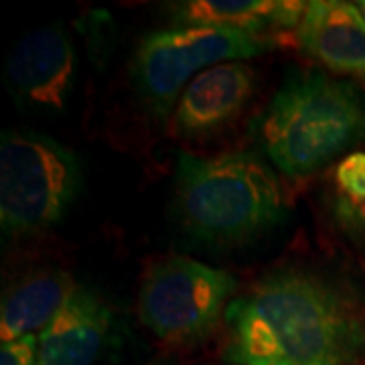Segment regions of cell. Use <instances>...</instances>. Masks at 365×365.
Returning <instances> with one entry per match:
<instances>
[{
    "label": "cell",
    "mask_w": 365,
    "mask_h": 365,
    "mask_svg": "<svg viewBox=\"0 0 365 365\" xmlns=\"http://www.w3.org/2000/svg\"><path fill=\"white\" fill-rule=\"evenodd\" d=\"M230 365H364L365 300L313 266H282L232 300Z\"/></svg>",
    "instance_id": "6da1fadb"
},
{
    "label": "cell",
    "mask_w": 365,
    "mask_h": 365,
    "mask_svg": "<svg viewBox=\"0 0 365 365\" xmlns=\"http://www.w3.org/2000/svg\"><path fill=\"white\" fill-rule=\"evenodd\" d=\"M175 213L197 242L237 246L287 220V189L276 170L254 153H179Z\"/></svg>",
    "instance_id": "7a4b0ae2"
},
{
    "label": "cell",
    "mask_w": 365,
    "mask_h": 365,
    "mask_svg": "<svg viewBox=\"0 0 365 365\" xmlns=\"http://www.w3.org/2000/svg\"><path fill=\"white\" fill-rule=\"evenodd\" d=\"M256 134L278 173L311 177L365 140L364 96L349 81L319 69H297L262 112Z\"/></svg>",
    "instance_id": "3957f363"
},
{
    "label": "cell",
    "mask_w": 365,
    "mask_h": 365,
    "mask_svg": "<svg viewBox=\"0 0 365 365\" xmlns=\"http://www.w3.org/2000/svg\"><path fill=\"white\" fill-rule=\"evenodd\" d=\"M81 187L78 157L49 136L9 130L0 140V225L6 235L39 234L59 223Z\"/></svg>",
    "instance_id": "277c9868"
},
{
    "label": "cell",
    "mask_w": 365,
    "mask_h": 365,
    "mask_svg": "<svg viewBox=\"0 0 365 365\" xmlns=\"http://www.w3.org/2000/svg\"><path fill=\"white\" fill-rule=\"evenodd\" d=\"M235 292L234 274L187 256H167L144 270L138 317L163 343L195 345L225 319Z\"/></svg>",
    "instance_id": "5b68a950"
},
{
    "label": "cell",
    "mask_w": 365,
    "mask_h": 365,
    "mask_svg": "<svg viewBox=\"0 0 365 365\" xmlns=\"http://www.w3.org/2000/svg\"><path fill=\"white\" fill-rule=\"evenodd\" d=\"M274 39L217 26H173L146 35L132 59V81L146 106L165 116L205 69L256 57Z\"/></svg>",
    "instance_id": "8992f818"
},
{
    "label": "cell",
    "mask_w": 365,
    "mask_h": 365,
    "mask_svg": "<svg viewBox=\"0 0 365 365\" xmlns=\"http://www.w3.org/2000/svg\"><path fill=\"white\" fill-rule=\"evenodd\" d=\"M78 71L73 43L59 25L26 33L6 59V88L21 110L59 114L69 104Z\"/></svg>",
    "instance_id": "52a82bcc"
},
{
    "label": "cell",
    "mask_w": 365,
    "mask_h": 365,
    "mask_svg": "<svg viewBox=\"0 0 365 365\" xmlns=\"http://www.w3.org/2000/svg\"><path fill=\"white\" fill-rule=\"evenodd\" d=\"M256 90V71L242 61H227L199 73L181 93L170 118L173 134L201 140L222 132L248 108Z\"/></svg>",
    "instance_id": "ba28073f"
},
{
    "label": "cell",
    "mask_w": 365,
    "mask_h": 365,
    "mask_svg": "<svg viewBox=\"0 0 365 365\" xmlns=\"http://www.w3.org/2000/svg\"><path fill=\"white\" fill-rule=\"evenodd\" d=\"M297 39L329 71L365 86V16L355 2H307Z\"/></svg>",
    "instance_id": "9c48e42d"
},
{
    "label": "cell",
    "mask_w": 365,
    "mask_h": 365,
    "mask_svg": "<svg viewBox=\"0 0 365 365\" xmlns=\"http://www.w3.org/2000/svg\"><path fill=\"white\" fill-rule=\"evenodd\" d=\"M112 314L91 288L78 284L39 333V365H96L106 349Z\"/></svg>",
    "instance_id": "30bf717a"
},
{
    "label": "cell",
    "mask_w": 365,
    "mask_h": 365,
    "mask_svg": "<svg viewBox=\"0 0 365 365\" xmlns=\"http://www.w3.org/2000/svg\"><path fill=\"white\" fill-rule=\"evenodd\" d=\"M307 2L299 0H189L170 11L173 26H217L272 39L299 29Z\"/></svg>",
    "instance_id": "8fae6325"
},
{
    "label": "cell",
    "mask_w": 365,
    "mask_h": 365,
    "mask_svg": "<svg viewBox=\"0 0 365 365\" xmlns=\"http://www.w3.org/2000/svg\"><path fill=\"white\" fill-rule=\"evenodd\" d=\"M78 287L73 276L59 268H43L23 276L6 288L0 302L2 343L37 335L53 321Z\"/></svg>",
    "instance_id": "7c38bea8"
},
{
    "label": "cell",
    "mask_w": 365,
    "mask_h": 365,
    "mask_svg": "<svg viewBox=\"0 0 365 365\" xmlns=\"http://www.w3.org/2000/svg\"><path fill=\"white\" fill-rule=\"evenodd\" d=\"M329 207L335 222L365 246V148H355L333 165Z\"/></svg>",
    "instance_id": "4fadbf2b"
},
{
    "label": "cell",
    "mask_w": 365,
    "mask_h": 365,
    "mask_svg": "<svg viewBox=\"0 0 365 365\" xmlns=\"http://www.w3.org/2000/svg\"><path fill=\"white\" fill-rule=\"evenodd\" d=\"M0 365H39V335L2 343Z\"/></svg>",
    "instance_id": "5bb4252c"
},
{
    "label": "cell",
    "mask_w": 365,
    "mask_h": 365,
    "mask_svg": "<svg viewBox=\"0 0 365 365\" xmlns=\"http://www.w3.org/2000/svg\"><path fill=\"white\" fill-rule=\"evenodd\" d=\"M140 365H170V359H167V357H158V359H150V361H146V364Z\"/></svg>",
    "instance_id": "9a60e30c"
},
{
    "label": "cell",
    "mask_w": 365,
    "mask_h": 365,
    "mask_svg": "<svg viewBox=\"0 0 365 365\" xmlns=\"http://www.w3.org/2000/svg\"><path fill=\"white\" fill-rule=\"evenodd\" d=\"M355 4L359 6V11H361V13H364V16H365V0H361V2H355Z\"/></svg>",
    "instance_id": "2e32d148"
}]
</instances>
